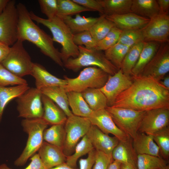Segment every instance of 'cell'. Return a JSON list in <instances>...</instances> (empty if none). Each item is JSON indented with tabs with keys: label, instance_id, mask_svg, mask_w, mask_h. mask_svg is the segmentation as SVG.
Listing matches in <instances>:
<instances>
[{
	"label": "cell",
	"instance_id": "obj_56",
	"mask_svg": "<svg viewBox=\"0 0 169 169\" xmlns=\"http://www.w3.org/2000/svg\"><path fill=\"white\" fill-rule=\"evenodd\" d=\"M0 169H12L9 167L6 164H3L0 165Z\"/></svg>",
	"mask_w": 169,
	"mask_h": 169
},
{
	"label": "cell",
	"instance_id": "obj_20",
	"mask_svg": "<svg viewBox=\"0 0 169 169\" xmlns=\"http://www.w3.org/2000/svg\"><path fill=\"white\" fill-rule=\"evenodd\" d=\"M35 79L36 88H41L49 86L64 87L67 81L65 79L57 78L48 72L41 65L33 63L31 74Z\"/></svg>",
	"mask_w": 169,
	"mask_h": 169
},
{
	"label": "cell",
	"instance_id": "obj_12",
	"mask_svg": "<svg viewBox=\"0 0 169 169\" xmlns=\"http://www.w3.org/2000/svg\"><path fill=\"white\" fill-rule=\"evenodd\" d=\"M169 71V42L161 44L152 59L139 76L161 80Z\"/></svg>",
	"mask_w": 169,
	"mask_h": 169
},
{
	"label": "cell",
	"instance_id": "obj_33",
	"mask_svg": "<svg viewBox=\"0 0 169 169\" xmlns=\"http://www.w3.org/2000/svg\"><path fill=\"white\" fill-rule=\"evenodd\" d=\"M64 136V124L53 125L43 133L44 141L62 150Z\"/></svg>",
	"mask_w": 169,
	"mask_h": 169
},
{
	"label": "cell",
	"instance_id": "obj_22",
	"mask_svg": "<svg viewBox=\"0 0 169 169\" xmlns=\"http://www.w3.org/2000/svg\"><path fill=\"white\" fill-rule=\"evenodd\" d=\"M134 149L137 155L146 154L161 157L159 150L152 135L138 131L132 139Z\"/></svg>",
	"mask_w": 169,
	"mask_h": 169
},
{
	"label": "cell",
	"instance_id": "obj_38",
	"mask_svg": "<svg viewBox=\"0 0 169 169\" xmlns=\"http://www.w3.org/2000/svg\"><path fill=\"white\" fill-rule=\"evenodd\" d=\"M57 16L61 18L79 13L85 11H91L74 2L72 0H57Z\"/></svg>",
	"mask_w": 169,
	"mask_h": 169
},
{
	"label": "cell",
	"instance_id": "obj_54",
	"mask_svg": "<svg viewBox=\"0 0 169 169\" xmlns=\"http://www.w3.org/2000/svg\"><path fill=\"white\" fill-rule=\"evenodd\" d=\"M9 0H0V13L4 10Z\"/></svg>",
	"mask_w": 169,
	"mask_h": 169
},
{
	"label": "cell",
	"instance_id": "obj_2",
	"mask_svg": "<svg viewBox=\"0 0 169 169\" xmlns=\"http://www.w3.org/2000/svg\"><path fill=\"white\" fill-rule=\"evenodd\" d=\"M16 7L18 14V39L32 43L43 54L62 67L64 64L60 52L54 47L52 38L33 22L29 12L24 4L19 3Z\"/></svg>",
	"mask_w": 169,
	"mask_h": 169
},
{
	"label": "cell",
	"instance_id": "obj_36",
	"mask_svg": "<svg viewBox=\"0 0 169 169\" xmlns=\"http://www.w3.org/2000/svg\"><path fill=\"white\" fill-rule=\"evenodd\" d=\"M115 25L107 19L105 15L100 16L98 20L89 30L94 39L97 42L103 38Z\"/></svg>",
	"mask_w": 169,
	"mask_h": 169
},
{
	"label": "cell",
	"instance_id": "obj_57",
	"mask_svg": "<svg viewBox=\"0 0 169 169\" xmlns=\"http://www.w3.org/2000/svg\"><path fill=\"white\" fill-rule=\"evenodd\" d=\"M161 169H169V165L168 164L166 166Z\"/></svg>",
	"mask_w": 169,
	"mask_h": 169
},
{
	"label": "cell",
	"instance_id": "obj_4",
	"mask_svg": "<svg viewBox=\"0 0 169 169\" xmlns=\"http://www.w3.org/2000/svg\"><path fill=\"white\" fill-rule=\"evenodd\" d=\"M78 46L79 55L75 58H69L64 64L66 68L75 72L84 67L95 66L111 75L118 70L107 59L102 51L87 49L84 46Z\"/></svg>",
	"mask_w": 169,
	"mask_h": 169
},
{
	"label": "cell",
	"instance_id": "obj_47",
	"mask_svg": "<svg viewBox=\"0 0 169 169\" xmlns=\"http://www.w3.org/2000/svg\"><path fill=\"white\" fill-rule=\"evenodd\" d=\"M96 151L94 149L88 153L86 158H81L79 161V169H92L96 159Z\"/></svg>",
	"mask_w": 169,
	"mask_h": 169
},
{
	"label": "cell",
	"instance_id": "obj_55",
	"mask_svg": "<svg viewBox=\"0 0 169 169\" xmlns=\"http://www.w3.org/2000/svg\"><path fill=\"white\" fill-rule=\"evenodd\" d=\"M120 169H135L130 164L126 163H121Z\"/></svg>",
	"mask_w": 169,
	"mask_h": 169
},
{
	"label": "cell",
	"instance_id": "obj_49",
	"mask_svg": "<svg viewBox=\"0 0 169 169\" xmlns=\"http://www.w3.org/2000/svg\"><path fill=\"white\" fill-rule=\"evenodd\" d=\"M10 47L6 44L0 41V63L6 58L8 54Z\"/></svg>",
	"mask_w": 169,
	"mask_h": 169
},
{
	"label": "cell",
	"instance_id": "obj_24",
	"mask_svg": "<svg viewBox=\"0 0 169 169\" xmlns=\"http://www.w3.org/2000/svg\"><path fill=\"white\" fill-rule=\"evenodd\" d=\"M41 93L53 100L64 112L67 117L73 115L69 108L67 93L63 87H45L40 89Z\"/></svg>",
	"mask_w": 169,
	"mask_h": 169
},
{
	"label": "cell",
	"instance_id": "obj_17",
	"mask_svg": "<svg viewBox=\"0 0 169 169\" xmlns=\"http://www.w3.org/2000/svg\"><path fill=\"white\" fill-rule=\"evenodd\" d=\"M86 135L94 149L112 158V151L119 141L116 137L109 136L92 125Z\"/></svg>",
	"mask_w": 169,
	"mask_h": 169
},
{
	"label": "cell",
	"instance_id": "obj_42",
	"mask_svg": "<svg viewBox=\"0 0 169 169\" xmlns=\"http://www.w3.org/2000/svg\"><path fill=\"white\" fill-rule=\"evenodd\" d=\"M122 30L115 26L105 37L97 42L94 49L105 51L117 43Z\"/></svg>",
	"mask_w": 169,
	"mask_h": 169
},
{
	"label": "cell",
	"instance_id": "obj_32",
	"mask_svg": "<svg viewBox=\"0 0 169 169\" xmlns=\"http://www.w3.org/2000/svg\"><path fill=\"white\" fill-rule=\"evenodd\" d=\"M144 42L130 47L121 64L120 69L125 74L131 76L132 70L136 64Z\"/></svg>",
	"mask_w": 169,
	"mask_h": 169
},
{
	"label": "cell",
	"instance_id": "obj_39",
	"mask_svg": "<svg viewBox=\"0 0 169 169\" xmlns=\"http://www.w3.org/2000/svg\"><path fill=\"white\" fill-rule=\"evenodd\" d=\"M155 143L159 150L161 156L168 161L169 158V127H166L153 135Z\"/></svg>",
	"mask_w": 169,
	"mask_h": 169
},
{
	"label": "cell",
	"instance_id": "obj_35",
	"mask_svg": "<svg viewBox=\"0 0 169 169\" xmlns=\"http://www.w3.org/2000/svg\"><path fill=\"white\" fill-rule=\"evenodd\" d=\"M130 47L117 43L104 53L107 59L119 70Z\"/></svg>",
	"mask_w": 169,
	"mask_h": 169
},
{
	"label": "cell",
	"instance_id": "obj_28",
	"mask_svg": "<svg viewBox=\"0 0 169 169\" xmlns=\"http://www.w3.org/2000/svg\"><path fill=\"white\" fill-rule=\"evenodd\" d=\"M69 107L75 115L88 118L93 111L90 108L80 92H67Z\"/></svg>",
	"mask_w": 169,
	"mask_h": 169
},
{
	"label": "cell",
	"instance_id": "obj_8",
	"mask_svg": "<svg viewBox=\"0 0 169 169\" xmlns=\"http://www.w3.org/2000/svg\"><path fill=\"white\" fill-rule=\"evenodd\" d=\"M23 41L18 39L10 47V51L1 63L6 69L21 78L31 74L33 63L24 48Z\"/></svg>",
	"mask_w": 169,
	"mask_h": 169
},
{
	"label": "cell",
	"instance_id": "obj_53",
	"mask_svg": "<svg viewBox=\"0 0 169 169\" xmlns=\"http://www.w3.org/2000/svg\"><path fill=\"white\" fill-rule=\"evenodd\" d=\"M49 169H77L75 168L70 167L67 164L66 162L58 166Z\"/></svg>",
	"mask_w": 169,
	"mask_h": 169
},
{
	"label": "cell",
	"instance_id": "obj_21",
	"mask_svg": "<svg viewBox=\"0 0 169 169\" xmlns=\"http://www.w3.org/2000/svg\"><path fill=\"white\" fill-rule=\"evenodd\" d=\"M112 156L114 160L130 164L137 169V155L134 149L131 137L125 141H119L112 151Z\"/></svg>",
	"mask_w": 169,
	"mask_h": 169
},
{
	"label": "cell",
	"instance_id": "obj_40",
	"mask_svg": "<svg viewBox=\"0 0 169 169\" xmlns=\"http://www.w3.org/2000/svg\"><path fill=\"white\" fill-rule=\"evenodd\" d=\"M144 42L142 29L122 31L117 43L130 47Z\"/></svg>",
	"mask_w": 169,
	"mask_h": 169
},
{
	"label": "cell",
	"instance_id": "obj_1",
	"mask_svg": "<svg viewBox=\"0 0 169 169\" xmlns=\"http://www.w3.org/2000/svg\"><path fill=\"white\" fill-rule=\"evenodd\" d=\"M132 77L131 85L116 97L112 107L144 111L169 109V90L152 78Z\"/></svg>",
	"mask_w": 169,
	"mask_h": 169
},
{
	"label": "cell",
	"instance_id": "obj_41",
	"mask_svg": "<svg viewBox=\"0 0 169 169\" xmlns=\"http://www.w3.org/2000/svg\"><path fill=\"white\" fill-rule=\"evenodd\" d=\"M27 84L26 80L14 75L0 63V86L6 87Z\"/></svg>",
	"mask_w": 169,
	"mask_h": 169
},
{
	"label": "cell",
	"instance_id": "obj_46",
	"mask_svg": "<svg viewBox=\"0 0 169 169\" xmlns=\"http://www.w3.org/2000/svg\"><path fill=\"white\" fill-rule=\"evenodd\" d=\"M113 161L112 158L104 153L96 151V159L92 169H107L109 164Z\"/></svg>",
	"mask_w": 169,
	"mask_h": 169
},
{
	"label": "cell",
	"instance_id": "obj_45",
	"mask_svg": "<svg viewBox=\"0 0 169 169\" xmlns=\"http://www.w3.org/2000/svg\"><path fill=\"white\" fill-rule=\"evenodd\" d=\"M77 4L90 10L97 11L100 16L104 15V11L101 0H72Z\"/></svg>",
	"mask_w": 169,
	"mask_h": 169
},
{
	"label": "cell",
	"instance_id": "obj_27",
	"mask_svg": "<svg viewBox=\"0 0 169 169\" xmlns=\"http://www.w3.org/2000/svg\"><path fill=\"white\" fill-rule=\"evenodd\" d=\"M131 12L151 19L159 13L160 9L156 0H132Z\"/></svg>",
	"mask_w": 169,
	"mask_h": 169
},
{
	"label": "cell",
	"instance_id": "obj_23",
	"mask_svg": "<svg viewBox=\"0 0 169 169\" xmlns=\"http://www.w3.org/2000/svg\"><path fill=\"white\" fill-rule=\"evenodd\" d=\"M44 113L42 118L48 124H64L67 117L64 112L53 100L42 94Z\"/></svg>",
	"mask_w": 169,
	"mask_h": 169
},
{
	"label": "cell",
	"instance_id": "obj_16",
	"mask_svg": "<svg viewBox=\"0 0 169 169\" xmlns=\"http://www.w3.org/2000/svg\"><path fill=\"white\" fill-rule=\"evenodd\" d=\"M88 118L92 125L106 134L113 135L119 141H125L130 137L118 127L105 109L93 111Z\"/></svg>",
	"mask_w": 169,
	"mask_h": 169
},
{
	"label": "cell",
	"instance_id": "obj_11",
	"mask_svg": "<svg viewBox=\"0 0 169 169\" xmlns=\"http://www.w3.org/2000/svg\"><path fill=\"white\" fill-rule=\"evenodd\" d=\"M18 14L13 0H9L0 13V41L10 46L18 40Z\"/></svg>",
	"mask_w": 169,
	"mask_h": 169
},
{
	"label": "cell",
	"instance_id": "obj_18",
	"mask_svg": "<svg viewBox=\"0 0 169 169\" xmlns=\"http://www.w3.org/2000/svg\"><path fill=\"white\" fill-rule=\"evenodd\" d=\"M105 16L114 23L115 27L122 31L141 29L150 20L131 12L121 15Z\"/></svg>",
	"mask_w": 169,
	"mask_h": 169
},
{
	"label": "cell",
	"instance_id": "obj_19",
	"mask_svg": "<svg viewBox=\"0 0 169 169\" xmlns=\"http://www.w3.org/2000/svg\"><path fill=\"white\" fill-rule=\"evenodd\" d=\"M38 151V154L47 169L66 162V156L62 150L45 141H43Z\"/></svg>",
	"mask_w": 169,
	"mask_h": 169
},
{
	"label": "cell",
	"instance_id": "obj_5",
	"mask_svg": "<svg viewBox=\"0 0 169 169\" xmlns=\"http://www.w3.org/2000/svg\"><path fill=\"white\" fill-rule=\"evenodd\" d=\"M49 124L42 118L24 119L21 122L23 131L28 135L26 146L15 161L17 166L24 165L28 159L38 151L43 142V133Z\"/></svg>",
	"mask_w": 169,
	"mask_h": 169
},
{
	"label": "cell",
	"instance_id": "obj_25",
	"mask_svg": "<svg viewBox=\"0 0 169 169\" xmlns=\"http://www.w3.org/2000/svg\"><path fill=\"white\" fill-rule=\"evenodd\" d=\"M161 44L151 41L144 42L137 62L132 70L131 76H139L144 69L152 59Z\"/></svg>",
	"mask_w": 169,
	"mask_h": 169
},
{
	"label": "cell",
	"instance_id": "obj_44",
	"mask_svg": "<svg viewBox=\"0 0 169 169\" xmlns=\"http://www.w3.org/2000/svg\"><path fill=\"white\" fill-rule=\"evenodd\" d=\"M38 2L42 12L47 17L48 19L57 16V0H39Z\"/></svg>",
	"mask_w": 169,
	"mask_h": 169
},
{
	"label": "cell",
	"instance_id": "obj_50",
	"mask_svg": "<svg viewBox=\"0 0 169 169\" xmlns=\"http://www.w3.org/2000/svg\"><path fill=\"white\" fill-rule=\"evenodd\" d=\"M160 13H169V0H157Z\"/></svg>",
	"mask_w": 169,
	"mask_h": 169
},
{
	"label": "cell",
	"instance_id": "obj_9",
	"mask_svg": "<svg viewBox=\"0 0 169 169\" xmlns=\"http://www.w3.org/2000/svg\"><path fill=\"white\" fill-rule=\"evenodd\" d=\"M108 112L116 125L132 139L138 131L141 121L146 111L112 106H107Z\"/></svg>",
	"mask_w": 169,
	"mask_h": 169
},
{
	"label": "cell",
	"instance_id": "obj_29",
	"mask_svg": "<svg viewBox=\"0 0 169 169\" xmlns=\"http://www.w3.org/2000/svg\"><path fill=\"white\" fill-rule=\"evenodd\" d=\"M29 88L28 84L9 87L0 86V123L5 108L8 104L13 99L22 95Z\"/></svg>",
	"mask_w": 169,
	"mask_h": 169
},
{
	"label": "cell",
	"instance_id": "obj_7",
	"mask_svg": "<svg viewBox=\"0 0 169 169\" xmlns=\"http://www.w3.org/2000/svg\"><path fill=\"white\" fill-rule=\"evenodd\" d=\"M92 124L88 118L73 115L64 124V136L62 151L66 156L72 155L75 147L87 133Z\"/></svg>",
	"mask_w": 169,
	"mask_h": 169
},
{
	"label": "cell",
	"instance_id": "obj_26",
	"mask_svg": "<svg viewBox=\"0 0 169 169\" xmlns=\"http://www.w3.org/2000/svg\"><path fill=\"white\" fill-rule=\"evenodd\" d=\"M99 18L85 17L78 13L75 15L74 18L70 16L59 18L63 20L72 33L74 34L89 30L93 25L98 20Z\"/></svg>",
	"mask_w": 169,
	"mask_h": 169
},
{
	"label": "cell",
	"instance_id": "obj_10",
	"mask_svg": "<svg viewBox=\"0 0 169 169\" xmlns=\"http://www.w3.org/2000/svg\"><path fill=\"white\" fill-rule=\"evenodd\" d=\"M42 95L40 90L30 87L17 97L18 116L27 119L42 118L44 113Z\"/></svg>",
	"mask_w": 169,
	"mask_h": 169
},
{
	"label": "cell",
	"instance_id": "obj_31",
	"mask_svg": "<svg viewBox=\"0 0 169 169\" xmlns=\"http://www.w3.org/2000/svg\"><path fill=\"white\" fill-rule=\"evenodd\" d=\"M104 15H121L131 12L132 0H101Z\"/></svg>",
	"mask_w": 169,
	"mask_h": 169
},
{
	"label": "cell",
	"instance_id": "obj_43",
	"mask_svg": "<svg viewBox=\"0 0 169 169\" xmlns=\"http://www.w3.org/2000/svg\"><path fill=\"white\" fill-rule=\"evenodd\" d=\"M73 41L77 46H83L88 49H94L97 42L93 38L89 30L74 34Z\"/></svg>",
	"mask_w": 169,
	"mask_h": 169
},
{
	"label": "cell",
	"instance_id": "obj_48",
	"mask_svg": "<svg viewBox=\"0 0 169 169\" xmlns=\"http://www.w3.org/2000/svg\"><path fill=\"white\" fill-rule=\"evenodd\" d=\"M30 160V164L24 169H47L38 153L32 156Z\"/></svg>",
	"mask_w": 169,
	"mask_h": 169
},
{
	"label": "cell",
	"instance_id": "obj_34",
	"mask_svg": "<svg viewBox=\"0 0 169 169\" xmlns=\"http://www.w3.org/2000/svg\"><path fill=\"white\" fill-rule=\"evenodd\" d=\"M94 149L86 135L81 139L76 145L74 152L67 156L66 163L71 167L75 168L78 159Z\"/></svg>",
	"mask_w": 169,
	"mask_h": 169
},
{
	"label": "cell",
	"instance_id": "obj_6",
	"mask_svg": "<svg viewBox=\"0 0 169 169\" xmlns=\"http://www.w3.org/2000/svg\"><path fill=\"white\" fill-rule=\"evenodd\" d=\"M110 75L101 69L95 66L86 67L74 78L65 76L66 85L63 87L66 92L81 93L89 88L100 89L107 81Z\"/></svg>",
	"mask_w": 169,
	"mask_h": 169
},
{
	"label": "cell",
	"instance_id": "obj_3",
	"mask_svg": "<svg viewBox=\"0 0 169 169\" xmlns=\"http://www.w3.org/2000/svg\"><path fill=\"white\" fill-rule=\"evenodd\" d=\"M31 19L47 27L53 35L52 40L62 46L60 55L63 64L69 58H75L79 55L78 46L73 41L74 34L63 20L56 16L51 19H45L29 12Z\"/></svg>",
	"mask_w": 169,
	"mask_h": 169
},
{
	"label": "cell",
	"instance_id": "obj_15",
	"mask_svg": "<svg viewBox=\"0 0 169 169\" xmlns=\"http://www.w3.org/2000/svg\"><path fill=\"white\" fill-rule=\"evenodd\" d=\"M133 82V77L124 74L120 69L109 75L105 85L100 89L106 98L107 106H112L116 97L128 88Z\"/></svg>",
	"mask_w": 169,
	"mask_h": 169
},
{
	"label": "cell",
	"instance_id": "obj_37",
	"mask_svg": "<svg viewBox=\"0 0 169 169\" xmlns=\"http://www.w3.org/2000/svg\"><path fill=\"white\" fill-rule=\"evenodd\" d=\"M168 162L161 157L146 154L137 155V169H161L167 165Z\"/></svg>",
	"mask_w": 169,
	"mask_h": 169
},
{
	"label": "cell",
	"instance_id": "obj_51",
	"mask_svg": "<svg viewBox=\"0 0 169 169\" xmlns=\"http://www.w3.org/2000/svg\"><path fill=\"white\" fill-rule=\"evenodd\" d=\"M121 164L120 162L113 160L109 164L107 169H120Z\"/></svg>",
	"mask_w": 169,
	"mask_h": 169
},
{
	"label": "cell",
	"instance_id": "obj_52",
	"mask_svg": "<svg viewBox=\"0 0 169 169\" xmlns=\"http://www.w3.org/2000/svg\"><path fill=\"white\" fill-rule=\"evenodd\" d=\"M165 87L169 90V76H165L161 80L159 81Z\"/></svg>",
	"mask_w": 169,
	"mask_h": 169
},
{
	"label": "cell",
	"instance_id": "obj_13",
	"mask_svg": "<svg viewBox=\"0 0 169 169\" xmlns=\"http://www.w3.org/2000/svg\"><path fill=\"white\" fill-rule=\"evenodd\" d=\"M144 42H169V13H159L142 28Z\"/></svg>",
	"mask_w": 169,
	"mask_h": 169
},
{
	"label": "cell",
	"instance_id": "obj_30",
	"mask_svg": "<svg viewBox=\"0 0 169 169\" xmlns=\"http://www.w3.org/2000/svg\"><path fill=\"white\" fill-rule=\"evenodd\" d=\"M81 93L93 111L105 109L107 106L106 98L100 89H88Z\"/></svg>",
	"mask_w": 169,
	"mask_h": 169
},
{
	"label": "cell",
	"instance_id": "obj_14",
	"mask_svg": "<svg viewBox=\"0 0 169 169\" xmlns=\"http://www.w3.org/2000/svg\"><path fill=\"white\" fill-rule=\"evenodd\" d=\"M169 109L158 108L146 111L142 119L138 131L152 135L169 126Z\"/></svg>",
	"mask_w": 169,
	"mask_h": 169
}]
</instances>
